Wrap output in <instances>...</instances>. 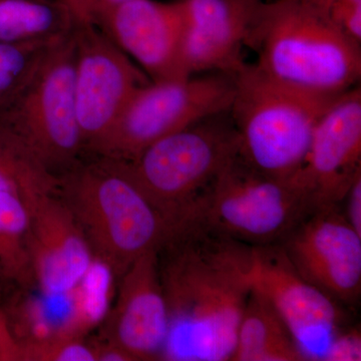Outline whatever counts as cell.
<instances>
[{"label": "cell", "mask_w": 361, "mask_h": 361, "mask_svg": "<svg viewBox=\"0 0 361 361\" xmlns=\"http://www.w3.org/2000/svg\"><path fill=\"white\" fill-rule=\"evenodd\" d=\"M245 47L265 77L305 94L336 97L360 85L361 44L302 0H262Z\"/></svg>", "instance_id": "obj_2"}, {"label": "cell", "mask_w": 361, "mask_h": 361, "mask_svg": "<svg viewBox=\"0 0 361 361\" xmlns=\"http://www.w3.org/2000/svg\"><path fill=\"white\" fill-rule=\"evenodd\" d=\"M28 211V250L35 285L47 296L71 293L94 257L70 208L58 191L23 198Z\"/></svg>", "instance_id": "obj_13"}, {"label": "cell", "mask_w": 361, "mask_h": 361, "mask_svg": "<svg viewBox=\"0 0 361 361\" xmlns=\"http://www.w3.org/2000/svg\"><path fill=\"white\" fill-rule=\"evenodd\" d=\"M341 205L349 224L361 236V172L349 187Z\"/></svg>", "instance_id": "obj_25"}, {"label": "cell", "mask_w": 361, "mask_h": 361, "mask_svg": "<svg viewBox=\"0 0 361 361\" xmlns=\"http://www.w3.org/2000/svg\"><path fill=\"white\" fill-rule=\"evenodd\" d=\"M251 283L281 316L306 360H322L349 324L348 308L304 280L278 243L253 246Z\"/></svg>", "instance_id": "obj_10"}, {"label": "cell", "mask_w": 361, "mask_h": 361, "mask_svg": "<svg viewBox=\"0 0 361 361\" xmlns=\"http://www.w3.org/2000/svg\"><path fill=\"white\" fill-rule=\"evenodd\" d=\"M262 0H179L182 7V61L187 77L234 73L245 63L243 49Z\"/></svg>", "instance_id": "obj_16"}, {"label": "cell", "mask_w": 361, "mask_h": 361, "mask_svg": "<svg viewBox=\"0 0 361 361\" xmlns=\"http://www.w3.org/2000/svg\"><path fill=\"white\" fill-rule=\"evenodd\" d=\"M312 211L290 180L256 170L238 152L216 180L201 217L232 238L262 246L280 243Z\"/></svg>", "instance_id": "obj_8"}, {"label": "cell", "mask_w": 361, "mask_h": 361, "mask_svg": "<svg viewBox=\"0 0 361 361\" xmlns=\"http://www.w3.org/2000/svg\"><path fill=\"white\" fill-rule=\"evenodd\" d=\"M59 176L4 126L0 125V193L25 195L39 190H56Z\"/></svg>", "instance_id": "obj_20"}, {"label": "cell", "mask_w": 361, "mask_h": 361, "mask_svg": "<svg viewBox=\"0 0 361 361\" xmlns=\"http://www.w3.org/2000/svg\"><path fill=\"white\" fill-rule=\"evenodd\" d=\"M272 304L252 288L240 319L231 361H305Z\"/></svg>", "instance_id": "obj_17"}, {"label": "cell", "mask_w": 361, "mask_h": 361, "mask_svg": "<svg viewBox=\"0 0 361 361\" xmlns=\"http://www.w3.org/2000/svg\"><path fill=\"white\" fill-rule=\"evenodd\" d=\"M278 244L308 283L344 307L360 302L361 236L341 203L312 211Z\"/></svg>", "instance_id": "obj_11"}, {"label": "cell", "mask_w": 361, "mask_h": 361, "mask_svg": "<svg viewBox=\"0 0 361 361\" xmlns=\"http://www.w3.org/2000/svg\"><path fill=\"white\" fill-rule=\"evenodd\" d=\"M233 73H201L139 87L111 129L89 154L130 161L154 142L206 116L229 111Z\"/></svg>", "instance_id": "obj_7"}, {"label": "cell", "mask_w": 361, "mask_h": 361, "mask_svg": "<svg viewBox=\"0 0 361 361\" xmlns=\"http://www.w3.org/2000/svg\"><path fill=\"white\" fill-rule=\"evenodd\" d=\"M61 39L26 42H0V114L25 89L47 52Z\"/></svg>", "instance_id": "obj_21"}, {"label": "cell", "mask_w": 361, "mask_h": 361, "mask_svg": "<svg viewBox=\"0 0 361 361\" xmlns=\"http://www.w3.org/2000/svg\"><path fill=\"white\" fill-rule=\"evenodd\" d=\"M11 283L8 279L4 276L1 269H0V308L2 307V299H4V291H6V286L7 284Z\"/></svg>", "instance_id": "obj_26"}, {"label": "cell", "mask_w": 361, "mask_h": 361, "mask_svg": "<svg viewBox=\"0 0 361 361\" xmlns=\"http://www.w3.org/2000/svg\"><path fill=\"white\" fill-rule=\"evenodd\" d=\"M73 39L75 106L85 153L89 155L135 90L151 80L92 23L77 20Z\"/></svg>", "instance_id": "obj_9"}, {"label": "cell", "mask_w": 361, "mask_h": 361, "mask_svg": "<svg viewBox=\"0 0 361 361\" xmlns=\"http://www.w3.org/2000/svg\"><path fill=\"white\" fill-rule=\"evenodd\" d=\"M152 82L188 78L182 61L183 20L179 0H130L114 7L92 23Z\"/></svg>", "instance_id": "obj_14"}, {"label": "cell", "mask_w": 361, "mask_h": 361, "mask_svg": "<svg viewBox=\"0 0 361 361\" xmlns=\"http://www.w3.org/2000/svg\"><path fill=\"white\" fill-rule=\"evenodd\" d=\"M73 30L47 52L32 80L0 114V125L61 175L85 155L75 94Z\"/></svg>", "instance_id": "obj_6"}, {"label": "cell", "mask_w": 361, "mask_h": 361, "mask_svg": "<svg viewBox=\"0 0 361 361\" xmlns=\"http://www.w3.org/2000/svg\"><path fill=\"white\" fill-rule=\"evenodd\" d=\"M361 332L360 326L348 324L342 327L330 341L322 361H360Z\"/></svg>", "instance_id": "obj_23"}, {"label": "cell", "mask_w": 361, "mask_h": 361, "mask_svg": "<svg viewBox=\"0 0 361 361\" xmlns=\"http://www.w3.org/2000/svg\"><path fill=\"white\" fill-rule=\"evenodd\" d=\"M78 20L94 23L99 16L130 0H63Z\"/></svg>", "instance_id": "obj_24"}, {"label": "cell", "mask_w": 361, "mask_h": 361, "mask_svg": "<svg viewBox=\"0 0 361 361\" xmlns=\"http://www.w3.org/2000/svg\"><path fill=\"white\" fill-rule=\"evenodd\" d=\"M361 172V89L356 85L320 116L310 149L289 178L313 210L341 204Z\"/></svg>", "instance_id": "obj_12"}, {"label": "cell", "mask_w": 361, "mask_h": 361, "mask_svg": "<svg viewBox=\"0 0 361 361\" xmlns=\"http://www.w3.org/2000/svg\"><path fill=\"white\" fill-rule=\"evenodd\" d=\"M253 246L203 217L169 230L158 249L170 334L164 360L231 361L252 291Z\"/></svg>", "instance_id": "obj_1"}, {"label": "cell", "mask_w": 361, "mask_h": 361, "mask_svg": "<svg viewBox=\"0 0 361 361\" xmlns=\"http://www.w3.org/2000/svg\"><path fill=\"white\" fill-rule=\"evenodd\" d=\"M238 152L236 128L225 111L165 135L122 161L170 229L201 217L216 180Z\"/></svg>", "instance_id": "obj_4"}, {"label": "cell", "mask_w": 361, "mask_h": 361, "mask_svg": "<svg viewBox=\"0 0 361 361\" xmlns=\"http://www.w3.org/2000/svg\"><path fill=\"white\" fill-rule=\"evenodd\" d=\"M118 298L104 338L132 360L163 358L170 317L159 271L158 250L140 256L120 277Z\"/></svg>", "instance_id": "obj_15"}, {"label": "cell", "mask_w": 361, "mask_h": 361, "mask_svg": "<svg viewBox=\"0 0 361 361\" xmlns=\"http://www.w3.org/2000/svg\"><path fill=\"white\" fill-rule=\"evenodd\" d=\"M233 75L229 111L240 157L266 175L288 180L303 163L320 116L337 97L312 96L277 84L246 61Z\"/></svg>", "instance_id": "obj_5"}, {"label": "cell", "mask_w": 361, "mask_h": 361, "mask_svg": "<svg viewBox=\"0 0 361 361\" xmlns=\"http://www.w3.org/2000/svg\"><path fill=\"white\" fill-rule=\"evenodd\" d=\"M90 156L59 176V194L94 259L120 279L140 256L158 250L169 225L123 161Z\"/></svg>", "instance_id": "obj_3"}, {"label": "cell", "mask_w": 361, "mask_h": 361, "mask_svg": "<svg viewBox=\"0 0 361 361\" xmlns=\"http://www.w3.org/2000/svg\"><path fill=\"white\" fill-rule=\"evenodd\" d=\"M28 211L20 195L0 193V269L9 282L35 285L28 250Z\"/></svg>", "instance_id": "obj_19"}, {"label": "cell", "mask_w": 361, "mask_h": 361, "mask_svg": "<svg viewBox=\"0 0 361 361\" xmlns=\"http://www.w3.org/2000/svg\"><path fill=\"white\" fill-rule=\"evenodd\" d=\"M75 23L63 0H0V42L61 39L73 32Z\"/></svg>", "instance_id": "obj_18"}, {"label": "cell", "mask_w": 361, "mask_h": 361, "mask_svg": "<svg viewBox=\"0 0 361 361\" xmlns=\"http://www.w3.org/2000/svg\"><path fill=\"white\" fill-rule=\"evenodd\" d=\"M325 14L346 35L361 44V0H302Z\"/></svg>", "instance_id": "obj_22"}]
</instances>
